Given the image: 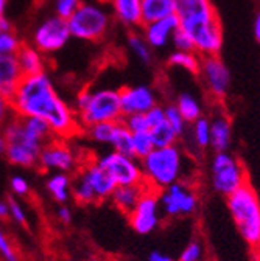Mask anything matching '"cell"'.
Returning <instances> with one entry per match:
<instances>
[{"label":"cell","instance_id":"16","mask_svg":"<svg viewBox=\"0 0 260 261\" xmlns=\"http://www.w3.org/2000/svg\"><path fill=\"white\" fill-rule=\"evenodd\" d=\"M80 173L84 176V179L92 187L97 202L108 201L112 196L114 190L117 188V184L114 182V179L95 160H89L87 163H83V167L80 168Z\"/></svg>","mask_w":260,"mask_h":261},{"label":"cell","instance_id":"7","mask_svg":"<svg viewBox=\"0 0 260 261\" xmlns=\"http://www.w3.org/2000/svg\"><path fill=\"white\" fill-rule=\"evenodd\" d=\"M209 179L212 190L224 198L249 182L243 163L229 151L214 154L209 168Z\"/></svg>","mask_w":260,"mask_h":261},{"label":"cell","instance_id":"1","mask_svg":"<svg viewBox=\"0 0 260 261\" xmlns=\"http://www.w3.org/2000/svg\"><path fill=\"white\" fill-rule=\"evenodd\" d=\"M11 101L17 117L44 120L55 139L67 140L83 133L72 105L58 93L49 72L23 76Z\"/></svg>","mask_w":260,"mask_h":261},{"label":"cell","instance_id":"19","mask_svg":"<svg viewBox=\"0 0 260 261\" xmlns=\"http://www.w3.org/2000/svg\"><path fill=\"white\" fill-rule=\"evenodd\" d=\"M22 78L23 73L16 55H0V93L13 98Z\"/></svg>","mask_w":260,"mask_h":261},{"label":"cell","instance_id":"45","mask_svg":"<svg viewBox=\"0 0 260 261\" xmlns=\"http://www.w3.org/2000/svg\"><path fill=\"white\" fill-rule=\"evenodd\" d=\"M56 218H58V221H59L61 224H64V225L70 224L72 219H74V215H72L70 207H67L66 204H59V207L56 208Z\"/></svg>","mask_w":260,"mask_h":261},{"label":"cell","instance_id":"27","mask_svg":"<svg viewBox=\"0 0 260 261\" xmlns=\"http://www.w3.org/2000/svg\"><path fill=\"white\" fill-rule=\"evenodd\" d=\"M200 59L201 56L197 51H179L173 50L167 56V65L175 69H181L190 75H197L200 69Z\"/></svg>","mask_w":260,"mask_h":261},{"label":"cell","instance_id":"25","mask_svg":"<svg viewBox=\"0 0 260 261\" xmlns=\"http://www.w3.org/2000/svg\"><path fill=\"white\" fill-rule=\"evenodd\" d=\"M176 14L175 0H142V20L153 22Z\"/></svg>","mask_w":260,"mask_h":261},{"label":"cell","instance_id":"35","mask_svg":"<svg viewBox=\"0 0 260 261\" xmlns=\"http://www.w3.org/2000/svg\"><path fill=\"white\" fill-rule=\"evenodd\" d=\"M164 108H166V121L175 129V133L179 137H182V134L185 133V129H187V121L182 118V115L178 111V108L175 106V103L164 105Z\"/></svg>","mask_w":260,"mask_h":261},{"label":"cell","instance_id":"50","mask_svg":"<svg viewBox=\"0 0 260 261\" xmlns=\"http://www.w3.org/2000/svg\"><path fill=\"white\" fill-rule=\"evenodd\" d=\"M5 148H7V142L2 136V133H0V157H4L5 154Z\"/></svg>","mask_w":260,"mask_h":261},{"label":"cell","instance_id":"36","mask_svg":"<svg viewBox=\"0 0 260 261\" xmlns=\"http://www.w3.org/2000/svg\"><path fill=\"white\" fill-rule=\"evenodd\" d=\"M83 0H52V10L53 14L62 17V19H69L81 5Z\"/></svg>","mask_w":260,"mask_h":261},{"label":"cell","instance_id":"11","mask_svg":"<svg viewBox=\"0 0 260 261\" xmlns=\"http://www.w3.org/2000/svg\"><path fill=\"white\" fill-rule=\"evenodd\" d=\"M95 162L114 179L117 187L144 184L140 160H137L133 155H126L111 149L97 157Z\"/></svg>","mask_w":260,"mask_h":261},{"label":"cell","instance_id":"18","mask_svg":"<svg viewBox=\"0 0 260 261\" xmlns=\"http://www.w3.org/2000/svg\"><path fill=\"white\" fill-rule=\"evenodd\" d=\"M210 121V148L214 152L229 151L232 143V121L223 111H218L209 118Z\"/></svg>","mask_w":260,"mask_h":261},{"label":"cell","instance_id":"24","mask_svg":"<svg viewBox=\"0 0 260 261\" xmlns=\"http://www.w3.org/2000/svg\"><path fill=\"white\" fill-rule=\"evenodd\" d=\"M175 106L178 108V111L181 112L182 118L187 121V124L193 123V121H197L200 117H203V103L200 98L185 90V92H181L178 96H176V100H175Z\"/></svg>","mask_w":260,"mask_h":261},{"label":"cell","instance_id":"15","mask_svg":"<svg viewBox=\"0 0 260 261\" xmlns=\"http://www.w3.org/2000/svg\"><path fill=\"white\" fill-rule=\"evenodd\" d=\"M178 28H179V17L173 14L144 23L140 27V35L153 50H160L172 44L173 35Z\"/></svg>","mask_w":260,"mask_h":261},{"label":"cell","instance_id":"23","mask_svg":"<svg viewBox=\"0 0 260 261\" xmlns=\"http://www.w3.org/2000/svg\"><path fill=\"white\" fill-rule=\"evenodd\" d=\"M49 194L58 204H67L72 198V177L66 173H50L45 180Z\"/></svg>","mask_w":260,"mask_h":261},{"label":"cell","instance_id":"49","mask_svg":"<svg viewBox=\"0 0 260 261\" xmlns=\"http://www.w3.org/2000/svg\"><path fill=\"white\" fill-rule=\"evenodd\" d=\"M8 4H10V0H0V17H4L7 16V8H8Z\"/></svg>","mask_w":260,"mask_h":261},{"label":"cell","instance_id":"47","mask_svg":"<svg viewBox=\"0 0 260 261\" xmlns=\"http://www.w3.org/2000/svg\"><path fill=\"white\" fill-rule=\"evenodd\" d=\"M252 33H254L255 41L260 44V11L255 14V17H254V20H252Z\"/></svg>","mask_w":260,"mask_h":261},{"label":"cell","instance_id":"12","mask_svg":"<svg viewBox=\"0 0 260 261\" xmlns=\"http://www.w3.org/2000/svg\"><path fill=\"white\" fill-rule=\"evenodd\" d=\"M197 75L200 76L207 93L215 100H224L229 95L232 76L229 67H227L220 55L201 56Z\"/></svg>","mask_w":260,"mask_h":261},{"label":"cell","instance_id":"28","mask_svg":"<svg viewBox=\"0 0 260 261\" xmlns=\"http://www.w3.org/2000/svg\"><path fill=\"white\" fill-rule=\"evenodd\" d=\"M117 123H99L92 124L86 129H83V134L86 136L87 140H90L95 145H103V146H111L114 130H115Z\"/></svg>","mask_w":260,"mask_h":261},{"label":"cell","instance_id":"5","mask_svg":"<svg viewBox=\"0 0 260 261\" xmlns=\"http://www.w3.org/2000/svg\"><path fill=\"white\" fill-rule=\"evenodd\" d=\"M112 14L99 2H81L78 10L67 19L72 38L83 42H100L111 31Z\"/></svg>","mask_w":260,"mask_h":261},{"label":"cell","instance_id":"48","mask_svg":"<svg viewBox=\"0 0 260 261\" xmlns=\"http://www.w3.org/2000/svg\"><path fill=\"white\" fill-rule=\"evenodd\" d=\"M10 218V207L7 201H0V221Z\"/></svg>","mask_w":260,"mask_h":261},{"label":"cell","instance_id":"38","mask_svg":"<svg viewBox=\"0 0 260 261\" xmlns=\"http://www.w3.org/2000/svg\"><path fill=\"white\" fill-rule=\"evenodd\" d=\"M122 123L131 130L133 134L136 133H144V130H150L148 121L145 114H133V115H125L122 118Z\"/></svg>","mask_w":260,"mask_h":261},{"label":"cell","instance_id":"9","mask_svg":"<svg viewBox=\"0 0 260 261\" xmlns=\"http://www.w3.org/2000/svg\"><path fill=\"white\" fill-rule=\"evenodd\" d=\"M159 202L162 215L166 218H176L193 215L198 208L200 199L187 180H179L159 191Z\"/></svg>","mask_w":260,"mask_h":261},{"label":"cell","instance_id":"51","mask_svg":"<svg viewBox=\"0 0 260 261\" xmlns=\"http://www.w3.org/2000/svg\"><path fill=\"white\" fill-rule=\"evenodd\" d=\"M252 258L254 261H260V243L252 249Z\"/></svg>","mask_w":260,"mask_h":261},{"label":"cell","instance_id":"26","mask_svg":"<svg viewBox=\"0 0 260 261\" xmlns=\"http://www.w3.org/2000/svg\"><path fill=\"white\" fill-rule=\"evenodd\" d=\"M128 48L133 53V56L140 61L144 65H151L154 61V50L148 45V42L144 39L139 30L129 31L128 39H126Z\"/></svg>","mask_w":260,"mask_h":261},{"label":"cell","instance_id":"34","mask_svg":"<svg viewBox=\"0 0 260 261\" xmlns=\"http://www.w3.org/2000/svg\"><path fill=\"white\" fill-rule=\"evenodd\" d=\"M23 41L14 30L0 31V55H16Z\"/></svg>","mask_w":260,"mask_h":261},{"label":"cell","instance_id":"8","mask_svg":"<svg viewBox=\"0 0 260 261\" xmlns=\"http://www.w3.org/2000/svg\"><path fill=\"white\" fill-rule=\"evenodd\" d=\"M72 39L67 19L56 14H49L41 19L31 31L30 44L36 47L45 56L61 51Z\"/></svg>","mask_w":260,"mask_h":261},{"label":"cell","instance_id":"2","mask_svg":"<svg viewBox=\"0 0 260 261\" xmlns=\"http://www.w3.org/2000/svg\"><path fill=\"white\" fill-rule=\"evenodd\" d=\"M179 28L192 39L200 56L220 55L224 42L223 25L212 0H175Z\"/></svg>","mask_w":260,"mask_h":261},{"label":"cell","instance_id":"40","mask_svg":"<svg viewBox=\"0 0 260 261\" xmlns=\"http://www.w3.org/2000/svg\"><path fill=\"white\" fill-rule=\"evenodd\" d=\"M0 258L4 261H17L16 249L13 247L8 235L5 233L4 227L0 225Z\"/></svg>","mask_w":260,"mask_h":261},{"label":"cell","instance_id":"32","mask_svg":"<svg viewBox=\"0 0 260 261\" xmlns=\"http://www.w3.org/2000/svg\"><path fill=\"white\" fill-rule=\"evenodd\" d=\"M192 140L198 149L210 148V121L207 117H200L192 123Z\"/></svg>","mask_w":260,"mask_h":261},{"label":"cell","instance_id":"41","mask_svg":"<svg viewBox=\"0 0 260 261\" xmlns=\"http://www.w3.org/2000/svg\"><path fill=\"white\" fill-rule=\"evenodd\" d=\"M7 202H8V207H10V218L14 222H17L19 225L25 227L28 224V216H27V212L22 207V204L14 198H10Z\"/></svg>","mask_w":260,"mask_h":261},{"label":"cell","instance_id":"10","mask_svg":"<svg viewBox=\"0 0 260 261\" xmlns=\"http://www.w3.org/2000/svg\"><path fill=\"white\" fill-rule=\"evenodd\" d=\"M80 162L81 159L74 146H70L66 140L55 139L42 148L38 167L47 173L74 174L81 168Z\"/></svg>","mask_w":260,"mask_h":261},{"label":"cell","instance_id":"3","mask_svg":"<svg viewBox=\"0 0 260 261\" xmlns=\"http://www.w3.org/2000/svg\"><path fill=\"white\" fill-rule=\"evenodd\" d=\"M188 165L187 155L179 145L154 148L140 160L144 184L154 191H162L175 182L185 180Z\"/></svg>","mask_w":260,"mask_h":261},{"label":"cell","instance_id":"4","mask_svg":"<svg viewBox=\"0 0 260 261\" xmlns=\"http://www.w3.org/2000/svg\"><path fill=\"white\" fill-rule=\"evenodd\" d=\"M226 205L243 241L254 249L260 243V199L248 182L226 198Z\"/></svg>","mask_w":260,"mask_h":261},{"label":"cell","instance_id":"43","mask_svg":"<svg viewBox=\"0 0 260 261\" xmlns=\"http://www.w3.org/2000/svg\"><path fill=\"white\" fill-rule=\"evenodd\" d=\"M145 117H147L150 129H153V127H156V126H159L162 123H166V108H164V105H160V103L156 105L154 108H151L145 114Z\"/></svg>","mask_w":260,"mask_h":261},{"label":"cell","instance_id":"13","mask_svg":"<svg viewBox=\"0 0 260 261\" xmlns=\"http://www.w3.org/2000/svg\"><path fill=\"white\" fill-rule=\"evenodd\" d=\"M164 218L159 202V191L147 188L137 205L128 215L129 225L139 235H150L160 225V221Z\"/></svg>","mask_w":260,"mask_h":261},{"label":"cell","instance_id":"14","mask_svg":"<svg viewBox=\"0 0 260 261\" xmlns=\"http://www.w3.org/2000/svg\"><path fill=\"white\" fill-rule=\"evenodd\" d=\"M120 105L125 115L147 114L151 108L159 105V95L150 84H136L120 89Z\"/></svg>","mask_w":260,"mask_h":261},{"label":"cell","instance_id":"44","mask_svg":"<svg viewBox=\"0 0 260 261\" xmlns=\"http://www.w3.org/2000/svg\"><path fill=\"white\" fill-rule=\"evenodd\" d=\"M10 188H11V191L16 196H20V198H25V196H28L30 194V190H31L28 179L23 177V176H19V174L17 176H13L10 179Z\"/></svg>","mask_w":260,"mask_h":261},{"label":"cell","instance_id":"31","mask_svg":"<svg viewBox=\"0 0 260 261\" xmlns=\"http://www.w3.org/2000/svg\"><path fill=\"white\" fill-rule=\"evenodd\" d=\"M151 137H153V143L154 148H167V146H173L178 145L179 136L175 133V129L166 121L153 129H150Z\"/></svg>","mask_w":260,"mask_h":261},{"label":"cell","instance_id":"29","mask_svg":"<svg viewBox=\"0 0 260 261\" xmlns=\"http://www.w3.org/2000/svg\"><path fill=\"white\" fill-rule=\"evenodd\" d=\"M72 196H74L75 202L80 205H90V204L97 202L92 187L84 179V176L80 173V170L77 171L75 177L72 179Z\"/></svg>","mask_w":260,"mask_h":261},{"label":"cell","instance_id":"21","mask_svg":"<svg viewBox=\"0 0 260 261\" xmlns=\"http://www.w3.org/2000/svg\"><path fill=\"white\" fill-rule=\"evenodd\" d=\"M147 185L145 184H136V185H119L112 196L109 198V201L112 202V205L123 215H129L131 210L137 205V202L140 201V198L144 196V193L147 191Z\"/></svg>","mask_w":260,"mask_h":261},{"label":"cell","instance_id":"42","mask_svg":"<svg viewBox=\"0 0 260 261\" xmlns=\"http://www.w3.org/2000/svg\"><path fill=\"white\" fill-rule=\"evenodd\" d=\"M172 45H173L175 50H179V51H195L192 39L185 35V33L181 28H178L176 33L173 35Z\"/></svg>","mask_w":260,"mask_h":261},{"label":"cell","instance_id":"22","mask_svg":"<svg viewBox=\"0 0 260 261\" xmlns=\"http://www.w3.org/2000/svg\"><path fill=\"white\" fill-rule=\"evenodd\" d=\"M38 151L31 149L22 143H7L5 148V160L13 167L19 168H36L38 167V160H39Z\"/></svg>","mask_w":260,"mask_h":261},{"label":"cell","instance_id":"39","mask_svg":"<svg viewBox=\"0 0 260 261\" xmlns=\"http://www.w3.org/2000/svg\"><path fill=\"white\" fill-rule=\"evenodd\" d=\"M14 117H16V112L13 108L11 98L0 93V130H2Z\"/></svg>","mask_w":260,"mask_h":261},{"label":"cell","instance_id":"46","mask_svg":"<svg viewBox=\"0 0 260 261\" xmlns=\"http://www.w3.org/2000/svg\"><path fill=\"white\" fill-rule=\"evenodd\" d=\"M148 261H175L170 255L160 252V250H153L148 255Z\"/></svg>","mask_w":260,"mask_h":261},{"label":"cell","instance_id":"6","mask_svg":"<svg viewBox=\"0 0 260 261\" xmlns=\"http://www.w3.org/2000/svg\"><path fill=\"white\" fill-rule=\"evenodd\" d=\"M81 129L99 123H119L123 118L120 105V89H92L86 108L77 114Z\"/></svg>","mask_w":260,"mask_h":261},{"label":"cell","instance_id":"30","mask_svg":"<svg viewBox=\"0 0 260 261\" xmlns=\"http://www.w3.org/2000/svg\"><path fill=\"white\" fill-rule=\"evenodd\" d=\"M111 148L114 151H117V152H122V154L133 155L134 157V151H133V133L122 121H119L115 124V130H114V137H112Z\"/></svg>","mask_w":260,"mask_h":261},{"label":"cell","instance_id":"37","mask_svg":"<svg viewBox=\"0 0 260 261\" xmlns=\"http://www.w3.org/2000/svg\"><path fill=\"white\" fill-rule=\"evenodd\" d=\"M204 258V246L201 241H190L178 256V261H203Z\"/></svg>","mask_w":260,"mask_h":261},{"label":"cell","instance_id":"33","mask_svg":"<svg viewBox=\"0 0 260 261\" xmlns=\"http://www.w3.org/2000/svg\"><path fill=\"white\" fill-rule=\"evenodd\" d=\"M153 149H154V143H153V137L150 130L133 134V151L137 160H142L144 157H147Z\"/></svg>","mask_w":260,"mask_h":261},{"label":"cell","instance_id":"17","mask_svg":"<svg viewBox=\"0 0 260 261\" xmlns=\"http://www.w3.org/2000/svg\"><path fill=\"white\" fill-rule=\"evenodd\" d=\"M112 17L129 31L140 30L142 20V0H106Z\"/></svg>","mask_w":260,"mask_h":261},{"label":"cell","instance_id":"20","mask_svg":"<svg viewBox=\"0 0 260 261\" xmlns=\"http://www.w3.org/2000/svg\"><path fill=\"white\" fill-rule=\"evenodd\" d=\"M19 67L23 73V76L38 75L47 70V56L41 53L36 47H33L30 42H23L19 51L16 53Z\"/></svg>","mask_w":260,"mask_h":261}]
</instances>
